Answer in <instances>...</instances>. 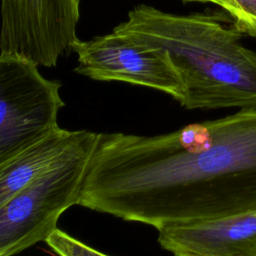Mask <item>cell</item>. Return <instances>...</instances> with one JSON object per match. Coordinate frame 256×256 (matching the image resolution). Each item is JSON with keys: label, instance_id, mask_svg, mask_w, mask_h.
<instances>
[{"label": "cell", "instance_id": "cell-1", "mask_svg": "<svg viewBox=\"0 0 256 256\" xmlns=\"http://www.w3.org/2000/svg\"><path fill=\"white\" fill-rule=\"evenodd\" d=\"M113 30L168 53L184 86L185 109L256 108V53L241 44L245 34L225 14L180 15L141 4Z\"/></svg>", "mask_w": 256, "mask_h": 256}, {"label": "cell", "instance_id": "cell-2", "mask_svg": "<svg viewBox=\"0 0 256 256\" xmlns=\"http://www.w3.org/2000/svg\"><path fill=\"white\" fill-rule=\"evenodd\" d=\"M99 133L82 136L47 171L0 205V256H14L44 241L68 208L79 205Z\"/></svg>", "mask_w": 256, "mask_h": 256}, {"label": "cell", "instance_id": "cell-3", "mask_svg": "<svg viewBox=\"0 0 256 256\" xmlns=\"http://www.w3.org/2000/svg\"><path fill=\"white\" fill-rule=\"evenodd\" d=\"M38 68L28 58L0 52V163L59 127L61 84Z\"/></svg>", "mask_w": 256, "mask_h": 256}, {"label": "cell", "instance_id": "cell-4", "mask_svg": "<svg viewBox=\"0 0 256 256\" xmlns=\"http://www.w3.org/2000/svg\"><path fill=\"white\" fill-rule=\"evenodd\" d=\"M80 0H1L0 52L54 67L78 39Z\"/></svg>", "mask_w": 256, "mask_h": 256}, {"label": "cell", "instance_id": "cell-5", "mask_svg": "<svg viewBox=\"0 0 256 256\" xmlns=\"http://www.w3.org/2000/svg\"><path fill=\"white\" fill-rule=\"evenodd\" d=\"M76 73L96 81H118L152 88L170 95L179 103L184 86L168 53L137 43L114 30L90 40L77 39Z\"/></svg>", "mask_w": 256, "mask_h": 256}, {"label": "cell", "instance_id": "cell-6", "mask_svg": "<svg viewBox=\"0 0 256 256\" xmlns=\"http://www.w3.org/2000/svg\"><path fill=\"white\" fill-rule=\"evenodd\" d=\"M157 231L172 256H256V211Z\"/></svg>", "mask_w": 256, "mask_h": 256}, {"label": "cell", "instance_id": "cell-7", "mask_svg": "<svg viewBox=\"0 0 256 256\" xmlns=\"http://www.w3.org/2000/svg\"><path fill=\"white\" fill-rule=\"evenodd\" d=\"M60 126L0 163V205L47 171L82 136Z\"/></svg>", "mask_w": 256, "mask_h": 256}, {"label": "cell", "instance_id": "cell-8", "mask_svg": "<svg viewBox=\"0 0 256 256\" xmlns=\"http://www.w3.org/2000/svg\"><path fill=\"white\" fill-rule=\"evenodd\" d=\"M45 243L58 256H109L58 228L47 237Z\"/></svg>", "mask_w": 256, "mask_h": 256}, {"label": "cell", "instance_id": "cell-9", "mask_svg": "<svg viewBox=\"0 0 256 256\" xmlns=\"http://www.w3.org/2000/svg\"><path fill=\"white\" fill-rule=\"evenodd\" d=\"M221 8L242 33L256 38V0H223Z\"/></svg>", "mask_w": 256, "mask_h": 256}, {"label": "cell", "instance_id": "cell-10", "mask_svg": "<svg viewBox=\"0 0 256 256\" xmlns=\"http://www.w3.org/2000/svg\"><path fill=\"white\" fill-rule=\"evenodd\" d=\"M185 2H201V3H214L220 7H222L223 0H183Z\"/></svg>", "mask_w": 256, "mask_h": 256}]
</instances>
